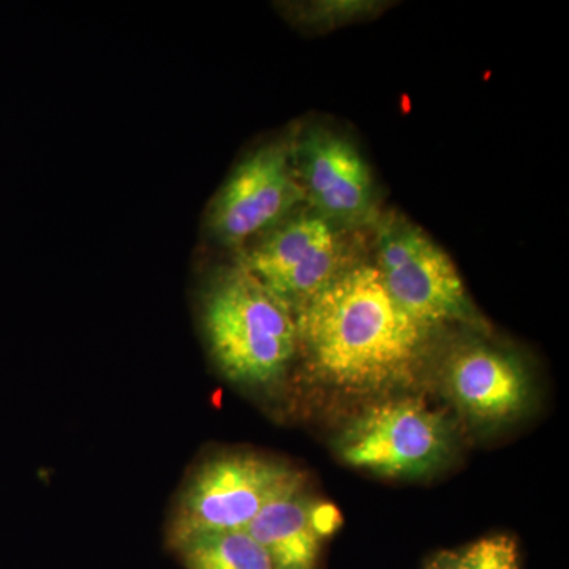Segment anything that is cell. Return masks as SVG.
<instances>
[{"label":"cell","mask_w":569,"mask_h":569,"mask_svg":"<svg viewBox=\"0 0 569 569\" xmlns=\"http://www.w3.org/2000/svg\"><path fill=\"white\" fill-rule=\"evenodd\" d=\"M306 201L296 174L293 142L277 141L246 157L209 206V234L220 244L242 246L271 231Z\"/></svg>","instance_id":"8992f818"},{"label":"cell","mask_w":569,"mask_h":569,"mask_svg":"<svg viewBox=\"0 0 569 569\" xmlns=\"http://www.w3.org/2000/svg\"><path fill=\"white\" fill-rule=\"evenodd\" d=\"M443 388L460 413L481 425H503L520 417L533 392L519 358L481 342L452 351L443 367Z\"/></svg>","instance_id":"9c48e42d"},{"label":"cell","mask_w":569,"mask_h":569,"mask_svg":"<svg viewBox=\"0 0 569 569\" xmlns=\"http://www.w3.org/2000/svg\"><path fill=\"white\" fill-rule=\"evenodd\" d=\"M296 174L318 216L348 227L373 220L372 174L358 148L331 130H309L293 142Z\"/></svg>","instance_id":"ba28073f"},{"label":"cell","mask_w":569,"mask_h":569,"mask_svg":"<svg viewBox=\"0 0 569 569\" xmlns=\"http://www.w3.org/2000/svg\"><path fill=\"white\" fill-rule=\"evenodd\" d=\"M186 569H276L247 530L201 535L174 550Z\"/></svg>","instance_id":"8fae6325"},{"label":"cell","mask_w":569,"mask_h":569,"mask_svg":"<svg viewBox=\"0 0 569 569\" xmlns=\"http://www.w3.org/2000/svg\"><path fill=\"white\" fill-rule=\"evenodd\" d=\"M236 263L293 313L348 268L335 224L317 212L283 220Z\"/></svg>","instance_id":"52a82bcc"},{"label":"cell","mask_w":569,"mask_h":569,"mask_svg":"<svg viewBox=\"0 0 569 569\" xmlns=\"http://www.w3.org/2000/svg\"><path fill=\"white\" fill-rule=\"evenodd\" d=\"M377 9L376 2H362V0H329V2H316L306 9V20L316 24L336 26L339 22L356 20L366 17Z\"/></svg>","instance_id":"4fadbf2b"},{"label":"cell","mask_w":569,"mask_h":569,"mask_svg":"<svg viewBox=\"0 0 569 569\" xmlns=\"http://www.w3.org/2000/svg\"><path fill=\"white\" fill-rule=\"evenodd\" d=\"M425 569H520L519 545L509 535H493L438 552Z\"/></svg>","instance_id":"7c38bea8"},{"label":"cell","mask_w":569,"mask_h":569,"mask_svg":"<svg viewBox=\"0 0 569 569\" xmlns=\"http://www.w3.org/2000/svg\"><path fill=\"white\" fill-rule=\"evenodd\" d=\"M305 485V475L283 460L249 451L212 456L179 490L167 526L168 549L174 552L201 535L246 530L261 509Z\"/></svg>","instance_id":"3957f363"},{"label":"cell","mask_w":569,"mask_h":569,"mask_svg":"<svg viewBox=\"0 0 569 569\" xmlns=\"http://www.w3.org/2000/svg\"><path fill=\"white\" fill-rule=\"evenodd\" d=\"M201 326L212 361L239 387L276 385L298 353L293 312L238 263L206 287Z\"/></svg>","instance_id":"7a4b0ae2"},{"label":"cell","mask_w":569,"mask_h":569,"mask_svg":"<svg viewBox=\"0 0 569 569\" xmlns=\"http://www.w3.org/2000/svg\"><path fill=\"white\" fill-rule=\"evenodd\" d=\"M293 316L310 376L346 395L413 383L433 335L397 306L376 264L348 266Z\"/></svg>","instance_id":"6da1fadb"},{"label":"cell","mask_w":569,"mask_h":569,"mask_svg":"<svg viewBox=\"0 0 569 569\" xmlns=\"http://www.w3.org/2000/svg\"><path fill=\"white\" fill-rule=\"evenodd\" d=\"M445 415L419 399H392L351 419L336 440L347 466L385 478L418 479L441 470L455 452Z\"/></svg>","instance_id":"277c9868"},{"label":"cell","mask_w":569,"mask_h":569,"mask_svg":"<svg viewBox=\"0 0 569 569\" xmlns=\"http://www.w3.org/2000/svg\"><path fill=\"white\" fill-rule=\"evenodd\" d=\"M335 527V512L305 485L261 509L246 530L276 569H316L323 539Z\"/></svg>","instance_id":"30bf717a"},{"label":"cell","mask_w":569,"mask_h":569,"mask_svg":"<svg viewBox=\"0 0 569 569\" xmlns=\"http://www.w3.org/2000/svg\"><path fill=\"white\" fill-rule=\"evenodd\" d=\"M377 234L376 268L400 309L432 331L443 325L486 329L458 268L421 228L395 216L381 220Z\"/></svg>","instance_id":"5b68a950"}]
</instances>
